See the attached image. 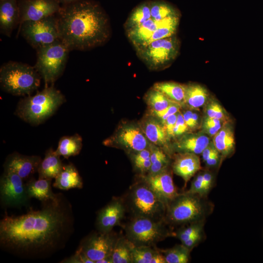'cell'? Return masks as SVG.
Returning a JSON list of instances; mask_svg holds the SVG:
<instances>
[{"mask_svg": "<svg viewBox=\"0 0 263 263\" xmlns=\"http://www.w3.org/2000/svg\"><path fill=\"white\" fill-rule=\"evenodd\" d=\"M159 25V21L151 18L128 31L127 37L135 49L147 45Z\"/></svg>", "mask_w": 263, "mask_h": 263, "instance_id": "603a6c76", "label": "cell"}, {"mask_svg": "<svg viewBox=\"0 0 263 263\" xmlns=\"http://www.w3.org/2000/svg\"><path fill=\"white\" fill-rule=\"evenodd\" d=\"M133 217L163 220L167 206L152 189L140 178L129 188L125 200Z\"/></svg>", "mask_w": 263, "mask_h": 263, "instance_id": "8992f818", "label": "cell"}, {"mask_svg": "<svg viewBox=\"0 0 263 263\" xmlns=\"http://www.w3.org/2000/svg\"><path fill=\"white\" fill-rule=\"evenodd\" d=\"M70 51L60 39L37 49L34 67L44 80L45 86L54 83L63 73Z\"/></svg>", "mask_w": 263, "mask_h": 263, "instance_id": "ba28073f", "label": "cell"}, {"mask_svg": "<svg viewBox=\"0 0 263 263\" xmlns=\"http://www.w3.org/2000/svg\"><path fill=\"white\" fill-rule=\"evenodd\" d=\"M177 113H178L170 115L163 123L170 139L173 136V129L176 122Z\"/></svg>", "mask_w": 263, "mask_h": 263, "instance_id": "f6af8a7d", "label": "cell"}, {"mask_svg": "<svg viewBox=\"0 0 263 263\" xmlns=\"http://www.w3.org/2000/svg\"><path fill=\"white\" fill-rule=\"evenodd\" d=\"M41 76L35 67L27 64L8 61L0 68L1 89L14 95H29L37 90Z\"/></svg>", "mask_w": 263, "mask_h": 263, "instance_id": "5b68a950", "label": "cell"}, {"mask_svg": "<svg viewBox=\"0 0 263 263\" xmlns=\"http://www.w3.org/2000/svg\"><path fill=\"white\" fill-rule=\"evenodd\" d=\"M213 208L206 196L185 191L168 204L164 220L170 226L188 225L205 220Z\"/></svg>", "mask_w": 263, "mask_h": 263, "instance_id": "277c9868", "label": "cell"}, {"mask_svg": "<svg viewBox=\"0 0 263 263\" xmlns=\"http://www.w3.org/2000/svg\"><path fill=\"white\" fill-rule=\"evenodd\" d=\"M208 96L207 90L202 86L194 83L186 85L184 106L194 109L204 105Z\"/></svg>", "mask_w": 263, "mask_h": 263, "instance_id": "4316f807", "label": "cell"}, {"mask_svg": "<svg viewBox=\"0 0 263 263\" xmlns=\"http://www.w3.org/2000/svg\"><path fill=\"white\" fill-rule=\"evenodd\" d=\"M23 180L17 174L4 170L0 179V200L2 207H20L30 200Z\"/></svg>", "mask_w": 263, "mask_h": 263, "instance_id": "7c38bea8", "label": "cell"}, {"mask_svg": "<svg viewBox=\"0 0 263 263\" xmlns=\"http://www.w3.org/2000/svg\"><path fill=\"white\" fill-rule=\"evenodd\" d=\"M72 206L62 193L38 210L0 221V247L24 259L49 257L64 248L74 230Z\"/></svg>", "mask_w": 263, "mask_h": 263, "instance_id": "6da1fadb", "label": "cell"}, {"mask_svg": "<svg viewBox=\"0 0 263 263\" xmlns=\"http://www.w3.org/2000/svg\"><path fill=\"white\" fill-rule=\"evenodd\" d=\"M19 26L24 21L38 20L56 15L61 8L57 0H19Z\"/></svg>", "mask_w": 263, "mask_h": 263, "instance_id": "5bb4252c", "label": "cell"}, {"mask_svg": "<svg viewBox=\"0 0 263 263\" xmlns=\"http://www.w3.org/2000/svg\"><path fill=\"white\" fill-rule=\"evenodd\" d=\"M204 222L205 220H203L189 224L188 226L181 227L175 232V237L183 243L195 233L203 230Z\"/></svg>", "mask_w": 263, "mask_h": 263, "instance_id": "f35d334b", "label": "cell"}, {"mask_svg": "<svg viewBox=\"0 0 263 263\" xmlns=\"http://www.w3.org/2000/svg\"><path fill=\"white\" fill-rule=\"evenodd\" d=\"M60 157L52 148L47 150L45 157L41 160L38 168V178L55 179L64 165Z\"/></svg>", "mask_w": 263, "mask_h": 263, "instance_id": "cb8c5ba5", "label": "cell"}, {"mask_svg": "<svg viewBox=\"0 0 263 263\" xmlns=\"http://www.w3.org/2000/svg\"><path fill=\"white\" fill-rule=\"evenodd\" d=\"M173 156L172 171L183 179L185 188L190 179L201 169L200 158L197 154L189 152H177Z\"/></svg>", "mask_w": 263, "mask_h": 263, "instance_id": "d6986e66", "label": "cell"}, {"mask_svg": "<svg viewBox=\"0 0 263 263\" xmlns=\"http://www.w3.org/2000/svg\"><path fill=\"white\" fill-rule=\"evenodd\" d=\"M102 144L107 147L123 150L129 154L149 148L150 143L138 122L122 121Z\"/></svg>", "mask_w": 263, "mask_h": 263, "instance_id": "30bf717a", "label": "cell"}, {"mask_svg": "<svg viewBox=\"0 0 263 263\" xmlns=\"http://www.w3.org/2000/svg\"><path fill=\"white\" fill-rule=\"evenodd\" d=\"M143 99L150 112L160 111L174 103L152 87L146 93Z\"/></svg>", "mask_w": 263, "mask_h": 263, "instance_id": "d6a6232c", "label": "cell"}, {"mask_svg": "<svg viewBox=\"0 0 263 263\" xmlns=\"http://www.w3.org/2000/svg\"><path fill=\"white\" fill-rule=\"evenodd\" d=\"M78 0H57V1L61 5L70 4Z\"/></svg>", "mask_w": 263, "mask_h": 263, "instance_id": "db71d44e", "label": "cell"}, {"mask_svg": "<svg viewBox=\"0 0 263 263\" xmlns=\"http://www.w3.org/2000/svg\"><path fill=\"white\" fill-rule=\"evenodd\" d=\"M158 249L151 246H135L132 249V263H150Z\"/></svg>", "mask_w": 263, "mask_h": 263, "instance_id": "74e56055", "label": "cell"}, {"mask_svg": "<svg viewBox=\"0 0 263 263\" xmlns=\"http://www.w3.org/2000/svg\"><path fill=\"white\" fill-rule=\"evenodd\" d=\"M126 210L123 199L113 198L97 213L95 222L97 231L102 233L111 232L114 227L120 224Z\"/></svg>", "mask_w": 263, "mask_h": 263, "instance_id": "9a60e30c", "label": "cell"}, {"mask_svg": "<svg viewBox=\"0 0 263 263\" xmlns=\"http://www.w3.org/2000/svg\"><path fill=\"white\" fill-rule=\"evenodd\" d=\"M125 226V236L135 246H151L168 237L175 236V232L163 220L133 217Z\"/></svg>", "mask_w": 263, "mask_h": 263, "instance_id": "52a82bcc", "label": "cell"}, {"mask_svg": "<svg viewBox=\"0 0 263 263\" xmlns=\"http://www.w3.org/2000/svg\"><path fill=\"white\" fill-rule=\"evenodd\" d=\"M150 1H144L132 10L124 24L126 31L140 25L151 18Z\"/></svg>", "mask_w": 263, "mask_h": 263, "instance_id": "f546056e", "label": "cell"}, {"mask_svg": "<svg viewBox=\"0 0 263 263\" xmlns=\"http://www.w3.org/2000/svg\"><path fill=\"white\" fill-rule=\"evenodd\" d=\"M128 155L131 159L134 169L139 176H145L148 173L151 165L150 147Z\"/></svg>", "mask_w": 263, "mask_h": 263, "instance_id": "e575fe53", "label": "cell"}, {"mask_svg": "<svg viewBox=\"0 0 263 263\" xmlns=\"http://www.w3.org/2000/svg\"><path fill=\"white\" fill-rule=\"evenodd\" d=\"M179 50V41L174 35L152 41L136 49L139 57L152 71L167 68L175 58Z\"/></svg>", "mask_w": 263, "mask_h": 263, "instance_id": "9c48e42d", "label": "cell"}, {"mask_svg": "<svg viewBox=\"0 0 263 263\" xmlns=\"http://www.w3.org/2000/svg\"><path fill=\"white\" fill-rule=\"evenodd\" d=\"M218 151L215 147L214 144H209L204 149L202 152V157L205 162L215 152Z\"/></svg>", "mask_w": 263, "mask_h": 263, "instance_id": "c3c4849f", "label": "cell"}, {"mask_svg": "<svg viewBox=\"0 0 263 263\" xmlns=\"http://www.w3.org/2000/svg\"><path fill=\"white\" fill-rule=\"evenodd\" d=\"M66 101L64 95L52 85L18 102L15 114L25 122L38 125L52 116Z\"/></svg>", "mask_w": 263, "mask_h": 263, "instance_id": "3957f363", "label": "cell"}, {"mask_svg": "<svg viewBox=\"0 0 263 263\" xmlns=\"http://www.w3.org/2000/svg\"><path fill=\"white\" fill-rule=\"evenodd\" d=\"M234 143L233 132L228 126L221 129L213 138L215 147L219 152L225 155L228 154L232 150Z\"/></svg>", "mask_w": 263, "mask_h": 263, "instance_id": "1f68e13d", "label": "cell"}, {"mask_svg": "<svg viewBox=\"0 0 263 263\" xmlns=\"http://www.w3.org/2000/svg\"><path fill=\"white\" fill-rule=\"evenodd\" d=\"M199 116L198 114L193 111L192 116L191 127L190 130L195 129L198 124Z\"/></svg>", "mask_w": 263, "mask_h": 263, "instance_id": "816d5d0a", "label": "cell"}, {"mask_svg": "<svg viewBox=\"0 0 263 263\" xmlns=\"http://www.w3.org/2000/svg\"><path fill=\"white\" fill-rule=\"evenodd\" d=\"M21 34L36 50L59 39L56 14L34 21H26L19 26Z\"/></svg>", "mask_w": 263, "mask_h": 263, "instance_id": "8fae6325", "label": "cell"}, {"mask_svg": "<svg viewBox=\"0 0 263 263\" xmlns=\"http://www.w3.org/2000/svg\"><path fill=\"white\" fill-rule=\"evenodd\" d=\"M203 230L195 233L187 241L181 244L191 251L202 240L203 235Z\"/></svg>", "mask_w": 263, "mask_h": 263, "instance_id": "bcb514c9", "label": "cell"}, {"mask_svg": "<svg viewBox=\"0 0 263 263\" xmlns=\"http://www.w3.org/2000/svg\"><path fill=\"white\" fill-rule=\"evenodd\" d=\"M82 147V138L76 133L71 136L62 137L58 144L56 153L60 156L68 159L71 156L78 155Z\"/></svg>", "mask_w": 263, "mask_h": 263, "instance_id": "83f0119b", "label": "cell"}, {"mask_svg": "<svg viewBox=\"0 0 263 263\" xmlns=\"http://www.w3.org/2000/svg\"><path fill=\"white\" fill-rule=\"evenodd\" d=\"M61 263H94L85 255L78 250H76L73 255L62 260Z\"/></svg>", "mask_w": 263, "mask_h": 263, "instance_id": "ee69618b", "label": "cell"}, {"mask_svg": "<svg viewBox=\"0 0 263 263\" xmlns=\"http://www.w3.org/2000/svg\"><path fill=\"white\" fill-rule=\"evenodd\" d=\"M117 239L112 231L107 233L97 231L83 238L77 249L96 263L97 261L112 255Z\"/></svg>", "mask_w": 263, "mask_h": 263, "instance_id": "4fadbf2b", "label": "cell"}, {"mask_svg": "<svg viewBox=\"0 0 263 263\" xmlns=\"http://www.w3.org/2000/svg\"><path fill=\"white\" fill-rule=\"evenodd\" d=\"M151 18L157 21L167 18L179 15L178 11L168 2L155 0L150 1Z\"/></svg>", "mask_w": 263, "mask_h": 263, "instance_id": "d590c367", "label": "cell"}, {"mask_svg": "<svg viewBox=\"0 0 263 263\" xmlns=\"http://www.w3.org/2000/svg\"><path fill=\"white\" fill-rule=\"evenodd\" d=\"M186 192L206 196L204 193L203 173H199L195 176Z\"/></svg>", "mask_w": 263, "mask_h": 263, "instance_id": "60d3db41", "label": "cell"}, {"mask_svg": "<svg viewBox=\"0 0 263 263\" xmlns=\"http://www.w3.org/2000/svg\"><path fill=\"white\" fill-rule=\"evenodd\" d=\"M219 159V152L217 151L215 152L207 160L206 162L207 166L212 167L217 165Z\"/></svg>", "mask_w": 263, "mask_h": 263, "instance_id": "f907efd6", "label": "cell"}, {"mask_svg": "<svg viewBox=\"0 0 263 263\" xmlns=\"http://www.w3.org/2000/svg\"><path fill=\"white\" fill-rule=\"evenodd\" d=\"M179 22V15L171 16L159 21L158 27L153 33L148 43L155 40L175 35Z\"/></svg>", "mask_w": 263, "mask_h": 263, "instance_id": "836d02e7", "label": "cell"}, {"mask_svg": "<svg viewBox=\"0 0 263 263\" xmlns=\"http://www.w3.org/2000/svg\"><path fill=\"white\" fill-rule=\"evenodd\" d=\"M189 129L185 123L181 111L177 113V120L173 129V138L177 139L187 133Z\"/></svg>", "mask_w": 263, "mask_h": 263, "instance_id": "b9f144b4", "label": "cell"}, {"mask_svg": "<svg viewBox=\"0 0 263 263\" xmlns=\"http://www.w3.org/2000/svg\"><path fill=\"white\" fill-rule=\"evenodd\" d=\"M96 263H113L112 255L106 257L97 261Z\"/></svg>", "mask_w": 263, "mask_h": 263, "instance_id": "f5cc1de1", "label": "cell"}, {"mask_svg": "<svg viewBox=\"0 0 263 263\" xmlns=\"http://www.w3.org/2000/svg\"><path fill=\"white\" fill-rule=\"evenodd\" d=\"M207 117L223 119L225 114L221 106L216 101H212L207 106Z\"/></svg>", "mask_w": 263, "mask_h": 263, "instance_id": "7bdbcfd3", "label": "cell"}, {"mask_svg": "<svg viewBox=\"0 0 263 263\" xmlns=\"http://www.w3.org/2000/svg\"><path fill=\"white\" fill-rule=\"evenodd\" d=\"M41 160L38 155H25L14 152L7 156L3 167L4 170L14 172L24 180L38 172Z\"/></svg>", "mask_w": 263, "mask_h": 263, "instance_id": "ac0fdd59", "label": "cell"}, {"mask_svg": "<svg viewBox=\"0 0 263 263\" xmlns=\"http://www.w3.org/2000/svg\"><path fill=\"white\" fill-rule=\"evenodd\" d=\"M150 263H166L164 256L160 249H158L157 252L152 258Z\"/></svg>", "mask_w": 263, "mask_h": 263, "instance_id": "681fc988", "label": "cell"}, {"mask_svg": "<svg viewBox=\"0 0 263 263\" xmlns=\"http://www.w3.org/2000/svg\"><path fill=\"white\" fill-rule=\"evenodd\" d=\"M182 106L177 103H173L166 108L158 112H150V113L159 119L162 123L170 115L176 113L181 111Z\"/></svg>", "mask_w": 263, "mask_h": 263, "instance_id": "ab89813d", "label": "cell"}, {"mask_svg": "<svg viewBox=\"0 0 263 263\" xmlns=\"http://www.w3.org/2000/svg\"><path fill=\"white\" fill-rule=\"evenodd\" d=\"M133 246L125 236L117 238L112 253L113 263H132Z\"/></svg>", "mask_w": 263, "mask_h": 263, "instance_id": "4dcf8cb0", "label": "cell"}, {"mask_svg": "<svg viewBox=\"0 0 263 263\" xmlns=\"http://www.w3.org/2000/svg\"><path fill=\"white\" fill-rule=\"evenodd\" d=\"M56 17L59 39L70 50H88L104 45L111 37L107 15L95 1L61 5Z\"/></svg>", "mask_w": 263, "mask_h": 263, "instance_id": "7a4b0ae2", "label": "cell"}, {"mask_svg": "<svg viewBox=\"0 0 263 263\" xmlns=\"http://www.w3.org/2000/svg\"><path fill=\"white\" fill-rule=\"evenodd\" d=\"M53 187L63 190L83 188L82 179L73 163L63 165L62 170L55 178Z\"/></svg>", "mask_w": 263, "mask_h": 263, "instance_id": "7402d4cb", "label": "cell"}, {"mask_svg": "<svg viewBox=\"0 0 263 263\" xmlns=\"http://www.w3.org/2000/svg\"><path fill=\"white\" fill-rule=\"evenodd\" d=\"M52 179H31L26 184L27 193L30 198H35L41 202L55 199L57 193H54L51 188Z\"/></svg>", "mask_w": 263, "mask_h": 263, "instance_id": "d4e9b609", "label": "cell"}, {"mask_svg": "<svg viewBox=\"0 0 263 263\" xmlns=\"http://www.w3.org/2000/svg\"><path fill=\"white\" fill-rule=\"evenodd\" d=\"M151 167L146 175H154L169 168L170 166V155L163 148L150 143Z\"/></svg>", "mask_w": 263, "mask_h": 263, "instance_id": "f1b7e54d", "label": "cell"}, {"mask_svg": "<svg viewBox=\"0 0 263 263\" xmlns=\"http://www.w3.org/2000/svg\"><path fill=\"white\" fill-rule=\"evenodd\" d=\"M138 122L150 143L163 148L170 155V139L163 123L147 110Z\"/></svg>", "mask_w": 263, "mask_h": 263, "instance_id": "e0dca14e", "label": "cell"}, {"mask_svg": "<svg viewBox=\"0 0 263 263\" xmlns=\"http://www.w3.org/2000/svg\"><path fill=\"white\" fill-rule=\"evenodd\" d=\"M20 23L17 0H0V33L10 37L14 28Z\"/></svg>", "mask_w": 263, "mask_h": 263, "instance_id": "ffe728a7", "label": "cell"}, {"mask_svg": "<svg viewBox=\"0 0 263 263\" xmlns=\"http://www.w3.org/2000/svg\"><path fill=\"white\" fill-rule=\"evenodd\" d=\"M160 250L164 255L166 263H187L189 262L191 251L182 244Z\"/></svg>", "mask_w": 263, "mask_h": 263, "instance_id": "8d00e7d4", "label": "cell"}, {"mask_svg": "<svg viewBox=\"0 0 263 263\" xmlns=\"http://www.w3.org/2000/svg\"><path fill=\"white\" fill-rule=\"evenodd\" d=\"M152 87L164 94L171 101L184 106L186 85L172 81L158 82Z\"/></svg>", "mask_w": 263, "mask_h": 263, "instance_id": "484cf974", "label": "cell"}, {"mask_svg": "<svg viewBox=\"0 0 263 263\" xmlns=\"http://www.w3.org/2000/svg\"><path fill=\"white\" fill-rule=\"evenodd\" d=\"M203 180L204 193L207 196L213 187L214 178L210 172L206 171L203 173Z\"/></svg>", "mask_w": 263, "mask_h": 263, "instance_id": "7dc6e473", "label": "cell"}, {"mask_svg": "<svg viewBox=\"0 0 263 263\" xmlns=\"http://www.w3.org/2000/svg\"><path fill=\"white\" fill-rule=\"evenodd\" d=\"M166 206L179 193L175 186L170 167L154 175L139 176Z\"/></svg>", "mask_w": 263, "mask_h": 263, "instance_id": "2e32d148", "label": "cell"}, {"mask_svg": "<svg viewBox=\"0 0 263 263\" xmlns=\"http://www.w3.org/2000/svg\"><path fill=\"white\" fill-rule=\"evenodd\" d=\"M209 143V138L205 134L187 133L176 140L173 148L177 152H189L197 155L202 153Z\"/></svg>", "mask_w": 263, "mask_h": 263, "instance_id": "44dd1931", "label": "cell"}]
</instances>
